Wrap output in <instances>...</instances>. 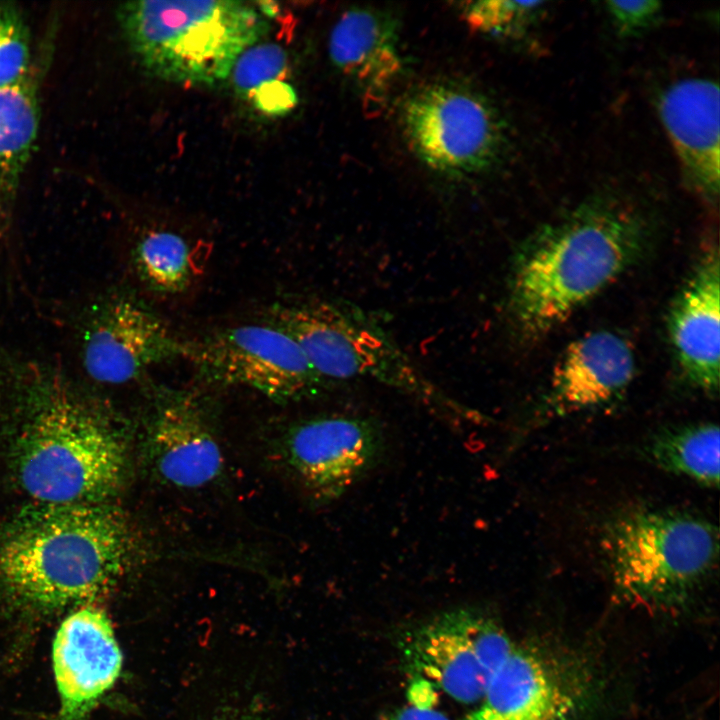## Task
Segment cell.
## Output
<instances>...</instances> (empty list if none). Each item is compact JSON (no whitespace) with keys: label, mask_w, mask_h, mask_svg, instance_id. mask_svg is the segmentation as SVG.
<instances>
[{"label":"cell","mask_w":720,"mask_h":720,"mask_svg":"<svg viewBox=\"0 0 720 720\" xmlns=\"http://www.w3.org/2000/svg\"><path fill=\"white\" fill-rule=\"evenodd\" d=\"M332 62L368 96L380 95L401 71L394 25L365 8L345 11L332 29Z\"/></svg>","instance_id":"ac0fdd59"},{"label":"cell","mask_w":720,"mask_h":720,"mask_svg":"<svg viewBox=\"0 0 720 720\" xmlns=\"http://www.w3.org/2000/svg\"><path fill=\"white\" fill-rule=\"evenodd\" d=\"M605 8L617 31L627 36L653 24L661 11V4L654 0L607 1Z\"/></svg>","instance_id":"d4e9b609"},{"label":"cell","mask_w":720,"mask_h":720,"mask_svg":"<svg viewBox=\"0 0 720 720\" xmlns=\"http://www.w3.org/2000/svg\"><path fill=\"white\" fill-rule=\"evenodd\" d=\"M182 358L207 379L245 386L280 401L314 395L334 383L315 370L289 335L266 323L184 341Z\"/></svg>","instance_id":"9c48e42d"},{"label":"cell","mask_w":720,"mask_h":720,"mask_svg":"<svg viewBox=\"0 0 720 720\" xmlns=\"http://www.w3.org/2000/svg\"><path fill=\"white\" fill-rule=\"evenodd\" d=\"M513 643L494 617L476 608L442 612L401 643L404 664L453 700L478 703Z\"/></svg>","instance_id":"52a82bcc"},{"label":"cell","mask_w":720,"mask_h":720,"mask_svg":"<svg viewBox=\"0 0 720 720\" xmlns=\"http://www.w3.org/2000/svg\"><path fill=\"white\" fill-rule=\"evenodd\" d=\"M138 541L102 503L25 506L0 528V589L39 611L87 605L133 567Z\"/></svg>","instance_id":"6da1fadb"},{"label":"cell","mask_w":720,"mask_h":720,"mask_svg":"<svg viewBox=\"0 0 720 720\" xmlns=\"http://www.w3.org/2000/svg\"><path fill=\"white\" fill-rule=\"evenodd\" d=\"M264 323L289 335L311 365L331 382L365 378L421 404L448 422L486 418L434 383L383 327L359 307L329 300L272 305Z\"/></svg>","instance_id":"3957f363"},{"label":"cell","mask_w":720,"mask_h":720,"mask_svg":"<svg viewBox=\"0 0 720 720\" xmlns=\"http://www.w3.org/2000/svg\"><path fill=\"white\" fill-rule=\"evenodd\" d=\"M117 18L129 46L153 76L212 85L267 34L266 16L242 1H131Z\"/></svg>","instance_id":"277c9868"},{"label":"cell","mask_w":720,"mask_h":720,"mask_svg":"<svg viewBox=\"0 0 720 720\" xmlns=\"http://www.w3.org/2000/svg\"><path fill=\"white\" fill-rule=\"evenodd\" d=\"M144 452L152 473L178 488H198L223 468L220 446L194 401L177 397L161 404L148 425Z\"/></svg>","instance_id":"2e32d148"},{"label":"cell","mask_w":720,"mask_h":720,"mask_svg":"<svg viewBox=\"0 0 720 720\" xmlns=\"http://www.w3.org/2000/svg\"><path fill=\"white\" fill-rule=\"evenodd\" d=\"M135 264L144 283L162 294L183 292L199 273L192 246L170 231L144 235L136 246Z\"/></svg>","instance_id":"44dd1931"},{"label":"cell","mask_w":720,"mask_h":720,"mask_svg":"<svg viewBox=\"0 0 720 720\" xmlns=\"http://www.w3.org/2000/svg\"><path fill=\"white\" fill-rule=\"evenodd\" d=\"M287 63L285 51L277 44L265 43L246 49L235 62L232 75L235 89L252 94L261 85L274 81Z\"/></svg>","instance_id":"cb8c5ba5"},{"label":"cell","mask_w":720,"mask_h":720,"mask_svg":"<svg viewBox=\"0 0 720 720\" xmlns=\"http://www.w3.org/2000/svg\"><path fill=\"white\" fill-rule=\"evenodd\" d=\"M380 720H450L431 706L411 704L386 713Z\"/></svg>","instance_id":"4316f807"},{"label":"cell","mask_w":720,"mask_h":720,"mask_svg":"<svg viewBox=\"0 0 720 720\" xmlns=\"http://www.w3.org/2000/svg\"><path fill=\"white\" fill-rule=\"evenodd\" d=\"M402 117L418 157L443 174L481 172L503 147L502 123L493 106L462 86L438 83L418 90L406 101Z\"/></svg>","instance_id":"ba28073f"},{"label":"cell","mask_w":720,"mask_h":720,"mask_svg":"<svg viewBox=\"0 0 720 720\" xmlns=\"http://www.w3.org/2000/svg\"><path fill=\"white\" fill-rule=\"evenodd\" d=\"M543 4L541 1H479L464 8V18L473 30L512 35L524 29Z\"/></svg>","instance_id":"603a6c76"},{"label":"cell","mask_w":720,"mask_h":720,"mask_svg":"<svg viewBox=\"0 0 720 720\" xmlns=\"http://www.w3.org/2000/svg\"><path fill=\"white\" fill-rule=\"evenodd\" d=\"M647 232L638 215L607 200L540 228L512 261L506 312L513 329L532 338L561 324L639 260Z\"/></svg>","instance_id":"7a4b0ae2"},{"label":"cell","mask_w":720,"mask_h":720,"mask_svg":"<svg viewBox=\"0 0 720 720\" xmlns=\"http://www.w3.org/2000/svg\"><path fill=\"white\" fill-rule=\"evenodd\" d=\"M52 663L59 720H87L122 668L121 650L107 616L88 605L70 613L56 632Z\"/></svg>","instance_id":"4fadbf2b"},{"label":"cell","mask_w":720,"mask_h":720,"mask_svg":"<svg viewBox=\"0 0 720 720\" xmlns=\"http://www.w3.org/2000/svg\"><path fill=\"white\" fill-rule=\"evenodd\" d=\"M658 112L688 181L705 196L720 185L719 88L704 78H686L660 96Z\"/></svg>","instance_id":"e0dca14e"},{"label":"cell","mask_w":720,"mask_h":720,"mask_svg":"<svg viewBox=\"0 0 720 720\" xmlns=\"http://www.w3.org/2000/svg\"><path fill=\"white\" fill-rule=\"evenodd\" d=\"M719 428L710 422L668 428L653 435L643 455L656 467L706 487L719 485Z\"/></svg>","instance_id":"ffe728a7"},{"label":"cell","mask_w":720,"mask_h":720,"mask_svg":"<svg viewBox=\"0 0 720 720\" xmlns=\"http://www.w3.org/2000/svg\"><path fill=\"white\" fill-rule=\"evenodd\" d=\"M384 432L374 419L346 413L315 416L293 426L287 461L307 492L322 502L343 496L381 460Z\"/></svg>","instance_id":"8fae6325"},{"label":"cell","mask_w":720,"mask_h":720,"mask_svg":"<svg viewBox=\"0 0 720 720\" xmlns=\"http://www.w3.org/2000/svg\"><path fill=\"white\" fill-rule=\"evenodd\" d=\"M36 71L0 87V196L14 194L29 161L39 126Z\"/></svg>","instance_id":"d6986e66"},{"label":"cell","mask_w":720,"mask_h":720,"mask_svg":"<svg viewBox=\"0 0 720 720\" xmlns=\"http://www.w3.org/2000/svg\"><path fill=\"white\" fill-rule=\"evenodd\" d=\"M30 32L14 4L0 2V87L11 84L31 68Z\"/></svg>","instance_id":"7402d4cb"},{"label":"cell","mask_w":720,"mask_h":720,"mask_svg":"<svg viewBox=\"0 0 720 720\" xmlns=\"http://www.w3.org/2000/svg\"><path fill=\"white\" fill-rule=\"evenodd\" d=\"M635 373V358L621 335L598 330L570 343L552 373L546 403L564 415L604 406L618 398Z\"/></svg>","instance_id":"5bb4252c"},{"label":"cell","mask_w":720,"mask_h":720,"mask_svg":"<svg viewBox=\"0 0 720 720\" xmlns=\"http://www.w3.org/2000/svg\"><path fill=\"white\" fill-rule=\"evenodd\" d=\"M252 99L257 109L268 113L280 115L291 110L297 103L294 89L282 81H270L252 93Z\"/></svg>","instance_id":"484cf974"},{"label":"cell","mask_w":720,"mask_h":720,"mask_svg":"<svg viewBox=\"0 0 720 720\" xmlns=\"http://www.w3.org/2000/svg\"><path fill=\"white\" fill-rule=\"evenodd\" d=\"M184 341L145 307L128 299L105 303L82 338L87 374L100 383L124 384L150 367L182 357Z\"/></svg>","instance_id":"7c38bea8"},{"label":"cell","mask_w":720,"mask_h":720,"mask_svg":"<svg viewBox=\"0 0 720 720\" xmlns=\"http://www.w3.org/2000/svg\"><path fill=\"white\" fill-rule=\"evenodd\" d=\"M593 697V675L578 657L540 644H514L463 720H581Z\"/></svg>","instance_id":"30bf717a"},{"label":"cell","mask_w":720,"mask_h":720,"mask_svg":"<svg viewBox=\"0 0 720 720\" xmlns=\"http://www.w3.org/2000/svg\"><path fill=\"white\" fill-rule=\"evenodd\" d=\"M601 547L612 584L624 599L671 606L688 599L718 562V531L688 513L632 508L605 525Z\"/></svg>","instance_id":"5b68a950"},{"label":"cell","mask_w":720,"mask_h":720,"mask_svg":"<svg viewBox=\"0 0 720 720\" xmlns=\"http://www.w3.org/2000/svg\"><path fill=\"white\" fill-rule=\"evenodd\" d=\"M16 478L35 502L102 503L122 485L127 450L104 421L58 401L37 412L16 441Z\"/></svg>","instance_id":"8992f818"},{"label":"cell","mask_w":720,"mask_h":720,"mask_svg":"<svg viewBox=\"0 0 720 720\" xmlns=\"http://www.w3.org/2000/svg\"><path fill=\"white\" fill-rule=\"evenodd\" d=\"M668 333L690 384L717 394L720 378V263L708 252L673 301Z\"/></svg>","instance_id":"9a60e30c"}]
</instances>
